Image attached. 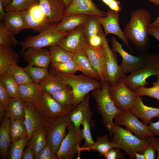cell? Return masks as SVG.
<instances>
[{"label":"cell","instance_id":"cell-1","mask_svg":"<svg viewBox=\"0 0 159 159\" xmlns=\"http://www.w3.org/2000/svg\"><path fill=\"white\" fill-rule=\"evenodd\" d=\"M130 17L124 33L137 51L146 52L149 45L148 28L151 19L150 13L145 9H138L130 13Z\"/></svg>","mask_w":159,"mask_h":159},{"label":"cell","instance_id":"cell-2","mask_svg":"<svg viewBox=\"0 0 159 159\" xmlns=\"http://www.w3.org/2000/svg\"><path fill=\"white\" fill-rule=\"evenodd\" d=\"M49 72L58 77L65 84L72 88L74 94V106L79 103L90 92L102 86L99 80L84 74L76 75L63 73L52 68Z\"/></svg>","mask_w":159,"mask_h":159},{"label":"cell","instance_id":"cell-3","mask_svg":"<svg viewBox=\"0 0 159 159\" xmlns=\"http://www.w3.org/2000/svg\"><path fill=\"white\" fill-rule=\"evenodd\" d=\"M101 84V87L93 90L92 95L97 103L98 111L102 117L104 125L111 137L114 125L113 120L121 110L117 107L110 97L108 83Z\"/></svg>","mask_w":159,"mask_h":159},{"label":"cell","instance_id":"cell-4","mask_svg":"<svg viewBox=\"0 0 159 159\" xmlns=\"http://www.w3.org/2000/svg\"><path fill=\"white\" fill-rule=\"evenodd\" d=\"M112 141L115 148L125 151L131 159L135 158V153H143L150 143L146 140L140 138L130 130L114 124Z\"/></svg>","mask_w":159,"mask_h":159},{"label":"cell","instance_id":"cell-5","mask_svg":"<svg viewBox=\"0 0 159 159\" xmlns=\"http://www.w3.org/2000/svg\"><path fill=\"white\" fill-rule=\"evenodd\" d=\"M32 102L46 125L58 117L69 113L75 106L62 105L52 95L43 91Z\"/></svg>","mask_w":159,"mask_h":159},{"label":"cell","instance_id":"cell-6","mask_svg":"<svg viewBox=\"0 0 159 159\" xmlns=\"http://www.w3.org/2000/svg\"><path fill=\"white\" fill-rule=\"evenodd\" d=\"M56 25L39 33L37 35H28L25 40L19 42V44L21 49L19 60L23 52L28 48H43L56 44L60 40L70 33L71 31L64 32L56 30Z\"/></svg>","mask_w":159,"mask_h":159},{"label":"cell","instance_id":"cell-7","mask_svg":"<svg viewBox=\"0 0 159 159\" xmlns=\"http://www.w3.org/2000/svg\"><path fill=\"white\" fill-rule=\"evenodd\" d=\"M159 72V53L153 55L143 67L125 76L123 81L132 90L140 87H145L148 84L147 79L152 75L158 76Z\"/></svg>","mask_w":159,"mask_h":159},{"label":"cell","instance_id":"cell-8","mask_svg":"<svg viewBox=\"0 0 159 159\" xmlns=\"http://www.w3.org/2000/svg\"><path fill=\"white\" fill-rule=\"evenodd\" d=\"M112 49L119 54L122 59L120 65L124 74L130 73L144 66L151 59L153 54L146 52H141L139 56L130 54L123 48V45L119 42L115 37L111 38Z\"/></svg>","mask_w":159,"mask_h":159},{"label":"cell","instance_id":"cell-9","mask_svg":"<svg viewBox=\"0 0 159 159\" xmlns=\"http://www.w3.org/2000/svg\"><path fill=\"white\" fill-rule=\"evenodd\" d=\"M67 128V133L56 154L58 159H73L80 152V145L84 139L82 129L76 128L71 122Z\"/></svg>","mask_w":159,"mask_h":159},{"label":"cell","instance_id":"cell-10","mask_svg":"<svg viewBox=\"0 0 159 159\" xmlns=\"http://www.w3.org/2000/svg\"><path fill=\"white\" fill-rule=\"evenodd\" d=\"M115 52L110 48L105 37L103 42L104 64L107 82L111 86L122 81L126 76L118 64Z\"/></svg>","mask_w":159,"mask_h":159},{"label":"cell","instance_id":"cell-11","mask_svg":"<svg viewBox=\"0 0 159 159\" xmlns=\"http://www.w3.org/2000/svg\"><path fill=\"white\" fill-rule=\"evenodd\" d=\"M69 114L59 116L46 125L48 144L56 154L66 136V129L71 122Z\"/></svg>","mask_w":159,"mask_h":159},{"label":"cell","instance_id":"cell-12","mask_svg":"<svg viewBox=\"0 0 159 159\" xmlns=\"http://www.w3.org/2000/svg\"><path fill=\"white\" fill-rule=\"evenodd\" d=\"M138 117L130 110H121L114 118V124L125 126L126 129L133 132L140 139L146 140L152 135L147 125L140 121Z\"/></svg>","mask_w":159,"mask_h":159},{"label":"cell","instance_id":"cell-13","mask_svg":"<svg viewBox=\"0 0 159 159\" xmlns=\"http://www.w3.org/2000/svg\"><path fill=\"white\" fill-rule=\"evenodd\" d=\"M110 97L117 107L121 110H130L137 96L123 80L113 86H109Z\"/></svg>","mask_w":159,"mask_h":159},{"label":"cell","instance_id":"cell-14","mask_svg":"<svg viewBox=\"0 0 159 159\" xmlns=\"http://www.w3.org/2000/svg\"><path fill=\"white\" fill-rule=\"evenodd\" d=\"M105 17L96 16L102 25L105 37L109 34H114L120 38L126 47L131 51L127 39L122 30L119 23L120 12H117L108 9Z\"/></svg>","mask_w":159,"mask_h":159},{"label":"cell","instance_id":"cell-15","mask_svg":"<svg viewBox=\"0 0 159 159\" xmlns=\"http://www.w3.org/2000/svg\"><path fill=\"white\" fill-rule=\"evenodd\" d=\"M39 5L45 18L52 24L59 23L64 16L66 8L61 0H39Z\"/></svg>","mask_w":159,"mask_h":159},{"label":"cell","instance_id":"cell-16","mask_svg":"<svg viewBox=\"0 0 159 159\" xmlns=\"http://www.w3.org/2000/svg\"><path fill=\"white\" fill-rule=\"evenodd\" d=\"M80 14L105 17L106 12L100 10L93 0H72L65 9L64 16Z\"/></svg>","mask_w":159,"mask_h":159},{"label":"cell","instance_id":"cell-17","mask_svg":"<svg viewBox=\"0 0 159 159\" xmlns=\"http://www.w3.org/2000/svg\"><path fill=\"white\" fill-rule=\"evenodd\" d=\"M82 48L86 53L92 66L98 73L101 83L107 82L104 64L103 43L100 47L95 48L85 41Z\"/></svg>","mask_w":159,"mask_h":159},{"label":"cell","instance_id":"cell-18","mask_svg":"<svg viewBox=\"0 0 159 159\" xmlns=\"http://www.w3.org/2000/svg\"><path fill=\"white\" fill-rule=\"evenodd\" d=\"M24 103L25 110L24 122L29 141L33 133L42 126L46 125V123L32 102H24Z\"/></svg>","mask_w":159,"mask_h":159},{"label":"cell","instance_id":"cell-19","mask_svg":"<svg viewBox=\"0 0 159 159\" xmlns=\"http://www.w3.org/2000/svg\"><path fill=\"white\" fill-rule=\"evenodd\" d=\"M22 56L28 65L47 68L51 63L49 50L44 48H29L22 53Z\"/></svg>","mask_w":159,"mask_h":159},{"label":"cell","instance_id":"cell-20","mask_svg":"<svg viewBox=\"0 0 159 159\" xmlns=\"http://www.w3.org/2000/svg\"><path fill=\"white\" fill-rule=\"evenodd\" d=\"M84 24L81 25L61 39L57 44L66 50L73 52L82 49L85 41L84 32Z\"/></svg>","mask_w":159,"mask_h":159},{"label":"cell","instance_id":"cell-21","mask_svg":"<svg viewBox=\"0 0 159 159\" xmlns=\"http://www.w3.org/2000/svg\"><path fill=\"white\" fill-rule=\"evenodd\" d=\"M130 110L146 125L151 122L153 118L159 117V108L149 107L145 105L140 96L136 97L133 104Z\"/></svg>","mask_w":159,"mask_h":159},{"label":"cell","instance_id":"cell-22","mask_svg":"<svg viewBox=\"0 0 159 159\" xmlns=\"http://www.w3.org/2000/svg\"><path fill=\"white\" fill-rule=\"evenodd\" d=\"M92 115L90 106V96L88 94L74 106L69 114L71 122L77 128H80L85 118L92 117Z\"/></svg>","mask_w":159,"mask_h":159},{"label":"cell","instance_id":"cell-23","mask_svg":"<svg viewBox=\"0 0 159 159\" xmlns=\"http://www.w3.org/2000/svg\"><path fill=\"white\" fill-rule=\"evenodd\" d=\"M3 21L7 29L14 36L21 30L30 28L20 11L7 12Z\"/></svg>","mask_w":159,"mask_h":159},{"label":"cell","instance_id":"cell-24","mask_svg":"<svg viewBox=\"0 0 159 159\" xmlns=\"http://www.w3.org/2000/svg\"><path fill=\"white\" fill-rule=\"evenodd\" d=\"M72 53L77 71L82 72L83 74L87 77L100 81L98 73L92 66L83 50L82 48Z\"/></svg>","mask_w":159,"mask_h":159},{"label":"cell","instance_id":"cell-25","mask_svg":"<svg viewBox=\"0 0 159 159\" xmlns=\"http://www.w3.org/2000/svg\"><path fill=\"white\" fill-rule=\"evenodd\" d=\"M90 16L76 14L64 16L62 21L55 25L56 30L60 32L71 31L84 24Z\"/></svg>","mask_w":159,"mask_h":159},{"label":"cell","instance_id":"cell-26","mask_svg":"<svg viewBox=\"0 0 159 159\" xmlns=\"http://www.w3.org/2000/svg\"><path fill=\"white\" fill-rule=\"evenodd\" d=\"M19 61L18 54L12 47L0 45V74L7 72L9 66L17 64Z\"/></svg>","mask_w":159,"mask_h":159},{"label":"cell","instance_id":"cell-27","mask_svg":"<svg viewBox=\"0 0 159 159\" xmlns=\"http://www.w3.org/2000/svg\"><path fill=\"white\" fill-rule=\"evenodd\" d=\"M10 119L6 116L0 127V154L2 159L7 158L8 152L11 142L9 133Z\"/></svg>","mask_w":159,"mask_h":159},{"label":"cell","instance_id":"cell-28","mask_svg":"<svg viewBox=\"0 0 159 159\" xmlns=\"http://www.w3.org/2000/svg\"><path fill=\"white\" fill-rule=\"evenodd\" d=\"M48 144L47 127L44 125L33 133L27 144L33 150L35 155Z\"/></svg>","mask_w":159,"mask_h":159},{"label":"cell","instance_id":"cell-29","mask_svg":"<svg viewBox=\"0 0 159 159\" xmlns=\"http://www.w3.org/2000/svg\"><path fill=\"white\" fill-rule=\"evenodd\" d=\"M39 85L42 91L51 95L68 86L58 77L49 73L48 75L40 83Z\"/></svg>","mask_w":159,"mask_h":159},{"label":"cell","instance_id":"cell-30","mask_svg":"<svg viewBox=\"0 0 159 159\" xmlns=\"http://www.w3.org/2000/svg\"><path fill=\"white\" fill-rule=\"evenodd\" d=\"M24 102L19 97L10 98L6 110V116L12 120L24 119Z\"/></svg>","mask_w":159,"mask_h":159},{"label":"cell","instance_id":"cell-31","mask_svg":"<svg viewBox=\"0 0 159 159\" xmlns=\"http://www.w3.org/2000/svg\"><path fill=\"white\" fill-rule=\"evenodd\" d=\"M19 97L25 102H33L42 91L39 84L34 82L19 85Z\"/></svg>","mask_w":159,"mask_h":159},{"label":"cell","instance_id":"cell-32","mask_svg":"<svg viewBox=\"0 0 159 159\" xmlns=\"http://www.w3.org/2000/svg\"><path fill=\"white\" fill-rule=\"evenodd\" d=\"M84 32L86 42L91 38L104 34L102 25L94 16L89 17L84 24Z\"/></svg>","mask_w":159,"mask_h":159},{"label":"cell","instance_id":"cell-33","mask_svg":"<svg viewBox=\"0 0 159 159\" xmlns=\"http://www.w3.org/2000/svg\"><path fill=\"white\" fill-rule=\"evenodd\" d=\"M51 63L63 62L73 59L72 52L64 49L57 44L49 47Z\"/></svg>","mask_w":159,"mask_h":159},{"label":"cell","instance_id":"cell-34","mask_svg":"<svg viewBox=\"0 0 159 159\" xmlns=\"http://www.w3.org/2000/svg\"><path fill=\"white\" fill-rule=\"evenodd\" d=\"M92 122V117L85 118L82 122V125L83 127L82 130L85 142L80 147V152L82 150L89 151L92 150L95 141L92 138L91 130Z\"/></svg>","mask_w":159,"mask_h":159},{"label":"cell","instance_id":"cell-35","mask_svg":"<svg viewBox=\"0 0 159 159\" xmlns=\"http://www.w3.org/2000/svg\"><path fill=\"white\" fill-rule=\"evenodd\" d=\"M21 12L29 28L35 32H41L54 25L50 23L46 19L41 21L35 20L31 15L29 9L22 11Z\"/></svg>","mask_w":159,"mask_h":159},{"label":"cell","instance_id":"cell-36","mask_svg":"<svg viewBox=\"0 0 159 159\" xmlns=\"http://www.w3.org/2000/svg\"><path fill=\"white\" fill-rule=\"evenodd\" d=\"M7 71L19 85L33 82L24 68L19 66L17 64H13L9 66L7 68Z\"/></svg>","mask_w":159,"mask_h":159},{"label":"cell","instance_id":"cell-37","mask_svg":"<svg viewBox=\"0 0 159 159\" xmlns=\"http://www.w3.org/2000/svg\"><path fill=\"white\" fill-rule=\"evenodd\" d=\"M28 140L27 136L21 138L12 143L9 147L7 158L9 159H21L24 149Z\"/></svg>","mask_w":159,"mask_h":159},{"label":"cell","instance_id":"cell-38","mask_svg":"<svg viewBox=\"0 0 159 159\" xmlns=\"http://www.w3.org/2000/svg\"><path fill=\"white\" fill-rule=\"evenodd\" d=\"M9 133L12 143L21 138L27 136L24 119L11 120Z\"/></svg>","mask_w":159,"mask_h":159},{"label":"cell","instance_id":"cell-39","mask_svg":"<svg viewBox=\"0 0 159 159\" xmlns=\"http://www.w3.org/2000/svg\"><path fill=\"white\" fill-rule=\"evenodd\" d=\"M0 80L4 83L10 98L19 97V85L9 72L0 74Z\"/></svg>","mask_w":159,"mask_h":159},{"label":"cell","instance_id":"cell-40","mask_svg":"<svg viewBox=\"0 0 159 159\" xmlns=\"http://www.w3.org/2000/svg\"><path fill=\"white\" fill-rule=\"evenodd\" d=\"M39 0H12L4 8L6 12L22 11L29 10L39 4Z\"/></svg>","mask_w":159,"mask_h":159},{"label":"cell","instance_id":"cell-41","mask_svg":"<svg viewBox=\"0 0 159 159\" xmlns=\"http://www.w3.org/2000/svg\"><path fill=\"white\" fill-rule=\"evenodd\" d=\"M115 148L112 141H110L107 135L98 137L95 141L92 150L97 151L101 156H104L110 149Z\"/></svg>","mask_w":159,"mask_h":159},{"label":"cell","instance_id":"cell-42","mask_svg":"<svg viewBox=\"0 0 159 159\" xmlns=\"http://www.w3.org/2000/svg\"><path fill=\"white\" fill-rule=\"evenodd\" d=\"M33 82L39 84L49 74L48 68L28 65L23 68Z\"/></svg>","mask_w":159,"mask_h":159},{"label":"cell","instance_id":"cell-43","mask_svg":"<svg viewBox=\"0 0 159 159\" xmlns=\"http://www.w3.org/2000/svg\"><path fill=\"white\" fill-rule=\"evenodd\" d=\"M52 96L54 99L62 105L74 106L73 91L72 88L68 85Z\"/></svg>","mask_w":159,"mask_h":159},{"label":"cell","instance_id":"cell-44","mask_svg":"<svg viewBox=\"0 0 159 159\" xmlns=\"http://www.w3.org/2000/svg\"><path fill=\"white\" fill-rule=\"evenodd\" d=\"M18 41L7 29L4 22L0 24V45L11 47H15Z\"/></svg>","mask_w":159,"mask_h":159},{"label":"cell","instance_id":"cell-45","mask_svg":"<svg viewBox=\"0 0 159 159\" xmlns=\"http://www.w3.org/2000/svg\"><path fill=\"white\" fill-rule=\"evenodd\" d=\"M153 86L150 87H140L133 91L136 96H147L152 97L159 100V78L157 77V80L153 82Z\"/></svg>","mask_w":159,"mask_h":159},{"label":"cell","instance_id":"cell-46","mask_svg":"<svg viewBox=\"0 0 159 159\" xmlns=\"http://www.w3.org/2000/svg\"><path fill=\"white\" fill-rule=\"evenodd\" d=\"M51 64L52 68L62 73L74 74L77 71L76 64L73 59L63 62Z\"/></svg>","mask_w":159,"mask_h":159},{"label":"cell","instance_id":"cell-47","mask_svg":"<svg viewBox=\"0 0 159 159\" xmlns=\"http://www.w3.org/2000/svg\"><path fill=\"white\" fill-rule=\"evenodd\" d=\"M35 159H57L48 144L39 153L35 155Z\"/></svg>","mask_w":159,"mask_h":159},{"label":"cell","instance_id":"cell-48","mask_svg":"<svg viewBox=\"0 0 159 159\" xmlns=\"http://www.w3.org/2000/svg\"><path fill=\"white\" fill-rule=\"evenodd\" d=\"M10 98V95L2 81L0 80V104L7 109Z\"/></svg>","mask_w":159,"mask_h":159},{"label":"cell","instance_id":"cell-49","mask_svg":"<svg viewBox=\"0 0 159 159\" xmlns=\"http://www.w3.org/2000/svg\"><path fill=\"white\" fill-rule=\"evenodd\" d=\"M125 155L121 152L120 149L113 148L109 150L104 157L105 159H123Z\"/></svg>","mask_w":159,"mask_h":159},{"label":"cell","instance_id":"cell-50","mask_svg":"<svg viewBox=\"0 0 159 159\" xmlns=\"http://www.w3.org/2000/svg\"><path fill=\"white\" fill-rule=\"evenodd\" d=\"M29 10L33 18L35 20L41 21L46 19L39 5L32 7Z\"/></svg>","mask_w":159,"mask_h":159},{"label":"cell","instance_id":"cell-51","mask_svg":"<svg viewBox=\"0 0 159 159\" xmlns=\"http://www.w3.org/2000/svg\"><path fill=\"white\" fill-rule=\"evenodd\" d=\"M102 3L107 6L109 9L117 12L121 10L120 2L118 0H100Z\"/></svg>","mask_w":159,"mask_h":159},{"label":"cell","instance_id":"cell-52","mask_svg":"<svg viewBox=\"0 0 159 159\" xmlns=\"http://www.w3.org/2000/svg\"><path fill=\"white\" fill-rule=\"evenodd\" d=\"M155 151L154 148L150 143L145 149L143 153L145 159H154L156 158Z\"/></svg>","mask_w":159,"mask_h":159},{"label":"cell","instance_id":"cell-53","mask_svg":"<svg viewBox=\"0 0 159 159\" xmlns=\"http://www.w3.org/2000/svg\"><path fill=\"white\" fill-rule=\"evenodd\" d=\"M147 140L153 146L157 151V159H159V138L155 137L151 135L148 137Z\"/></svg>","mask_w":159,"mask_h":159},{"label":"cell","instance_id":"cell-54","mask_svg":"<svg viewBox=\"0 0 159 159\" xmlns=\"http://www.w3.org/2000/svg\"><path fill=\"white\" fill-rule=\"evenodd\" d=\"M22 159H35V154L33 150L27 144L22 155Z\"/></svg>","mask_w":159,"mask_h":159},{"label":"cell","instance_id":"cell-55","mask_svg":"<svg viewBox=\"0 0 159 159\" xmlns=\"http://www.w3.org/2000/svg\"><path fill=\"white\" fill-rule=\"evenodd\" d=\"M148 126V129L153 135L159 136V121L155 122H151Z\"/></svg>","mask_w":159,"mask_h":159},{"label":"cell","instance_id":"cell-56","mask_svg":"<svg viewBox=\"0 0 159 159\" xmlns=\"http://www.w3.org/2000/svg\"><path fill=\"white\" fill-rule=\"evenodd\" d=\"M148 33L149 35L155 37L159 42V27L148 28Z\"/></svg>","mask_w":159,"mask_h":159},{"label":"cell","instance_id":"cell-57","mask_svg":"<svg viewBox=\"0 0 159 159\" xmlns=\"http://www.w3.org/2000/svg\"><path fill=\"white\" fill-rule=\"evenodd\" d=\"M6 109L2 104H0V121L1 123L6 117Z\"/></svg>","mask_w":159,"mask_h":159},{"label":"cell","instance_id":"cell-58","mask_svg":"<svg viewBox=\"0 0 159 159\" xmlns=\"http://www.w3.org/2000/svg\"><path fill=\"white\" fill-rule=\"evenodd\" d=\"M4 7L2 2L0 1V20L1 21H4L6 14L4 10Z\"/></svg>","mask_w":159,"mask_h":159},{"label":"cell","instance_id":"cell-59","mask_svg":"<svg viewBox=\"0 0 159 159\" xmlns=\"http://www.w3.org/2000/svg\"><path fill=\"white\" fill-rule=\"evenodd\" d=\"M159 27V15L157 19L153 22L150 23L149 28L157 27Z\"/></svg>","mask_w":159,"mask_h":159},{"label":"cell","instance_id":"cell-60","mask_svg":"<svg viewBox=\"0 0 159 159\" xmlns=\"http://www.w3.org/2000/svg\"><path fill=\"white\" fill-rule=\"evenodd\" d=\"M135 158L136 159H145V157L143 153L135 152Z\"/></svg>","mask_w":159,"mask_h":159},{"label":"cell","instance_id":"cell-61","mask_svg":"<svg viewBox=\"0 0 159 159\" xmlns=\"http://www.w3.org/2000/svg\"><path fill=\"white\" fill-rule=\"evenodd\" d=\"M12 0H0L1 1L4 8L7 7L11 2Z\"/></svg>","mask_w":159,"mask_h":159},{"label":"cell","instance_id":"cell-62","mask_svg":"<svg viewBox=\"0 0 159 159\" xmlns=\"http://www.w3.org/2000/svg\"><path fill=\"white\" fill-rule=\"evenodd\" d=\"M64 3L66 9L70 4L72 0H61Z\"/></svg>","mask_w":159,"mask_h":159},{"label":"cell","instance_id":"cell-63","mask_svg":"<svg viewBox=\"0 0 159 159\" xmlns=\"http://www.w3.org/2000/svg\"><path fill=\"white\" fill-rule=\"evenodd\" d=\"M156 6H159V0H148Z\"/></svg>","mask_w":159,"mask_h":159},{"label":"cell","instance_id":"cell-64","mask_svg":"<svg viewBox=\"0 0 159 159\" xmlns=\"http://www.w3.org/2000/svg\"><path fill=\"white\" fill-rule=\"evenodd\" d=\"M158 77L159 78V74H158V77Z\"/></svg>","mask_w":159,"mask_h":159}]
</instances>
